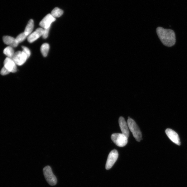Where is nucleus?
Listing matches in <instances>:
<instances>
[{
	"label": "nucleus",
	"instance_id": "nucleus-1",
	"mask_svg": "<svg viewBox=\"0 0 187 187\" xmlns=\"http://www.w3.org/2000/svg\"><path fill=\"white\" fill-rule=\"evenodd\" d=\"M156 31L159 38L164 45L168 47H171L175 44V34L173 30L158 27Z\"/></svg>",
	"mask_w": 187,
	"mask_h": 187
},
{
	"label": "nucleus",
	"instance_id": "nucleus-2",
	"mask_svg": "<svg viewBox=\"0 0 187 187\" xmlns=\"http://www.w3.org/2000/svg\"><path fill=\"white\" fill-rule=\"evenodd\" d=\"M127 123L129 129L132 132L133 135L137 141L140 142L142 139V133L137 124L132 118L129 117Z\"/></svg>",
	"mask_w": 187,
	"mask_h": 187
},
{
	"label": "nucleus",
	"instance_id": "nucleus-3",
	"mask_svg": "<svg viewBox=\"0 0 187 187\" xmlns=\"http://www.w3.org/2000/svg\"><path fill=\"white\" fill-rule=\"evenodd\" d=\"M45 179L50 185L55 186L57 183V178L52 172L51 168L49 166L45 167L43 169Z\"/></svg>",
	"mask_w": 187,
	"mask_h": 187
},
{
	"label": "nucleus",
	"instance_id": "nucleus-4",
	"mask_svg": "<svg viewBox=\"0 0 187 187\" xmlns=\"http://www.w3.org/2000/svg\"><path fill=\"white\" fill-rule=\"evenodd\" d=\"M111 138L115 144L120 147L125 146L128 142V138L122 133H113L112 135Z\"/></svg>",
	"mask_w": 187,
	"mask_h": 187
},
{
	"label": "nucleus",
	"instance_id": "nucleus-5",
	"mask_svg": "<svg viewBox=\"0 0 187 187\" xmlns=\"http://www.w3.org/2000/svg\"><path fill=\"white\" fill-rule=\"evenodd\" d=\"M12 59L16 64L18 65H22L26 62L28 58L26 54L23 51H18L15 53Z\"/></svg>",
	"mask_w": 187,
	"mask_h": 187
},
{
	"label": "nucleus",
	"instance_id": "nucleus-6",
	"mask_svg": "<svg viewBox=\"0 0 187 187\" xmlns=\"http://www.w3.org/2000/svg\"><path fill=\"white\" fill-rule=\"evenodd\" d=\"M118 153L116 150H113L109 154L107 163L106 164V169L108 170L111 169L117 160L118 157Z\"/></svg>",
	"mask_w": 187,
	"mask_h": 187
},
{
	"label": "nucleus",
	"instance_id": "nucleus-7",
	"mask_svg": "<svg viewBox=\"0 0 187 187\" xmlns=\"http://www.w3.org/2000/svg\"><path fill=\"white\" fill-rule=\"evenodd\" d=\"M55 20V18L51 14H48L40 22L39 25L44 29H48L50 28L51 24Z\"/></svg>",
	"mask_w": 187,
	"mask_h": 187
},
{
	"label": "nucleus",
	"instance_id": "nucleus-8",
	"mask_svg": "<svg viewBox=\"0 0 187 187\" xmlns=\"http://www.w3.org/2000/svg\"><path fill=\"white\" fill-rule=\"evenodd\" d=\"M165 132L171 141L178 145H180V142L179 137L176 132L172 129H167L165 131Z\"/></svg>",
	"mask_w": 187,
	"mask_h": 187
},
{
	"label": "nucleus",
	"instance_id": "nucleus-9",
	"mask_svg": "<svg viewBox=\"0 0 187 187\" xmlns=\"http://www.w3.org/2000/svg\"><path fill=\"white\" fill-rule=\"evenodd\" d=\"M4 67L10 73H14L17 71V65L12 58H6L4 61Z\"/></svg>",
	"mask_w": 187,
	"mask_h": 187
},
{
	"label": "nucleus",
	"instance_id": "nucleus-10",
	"mask_svg": "<svg viewBox=\"0 0 187 187\" xmlns=\"http://www.w3.org/2000/svg\"><path fill=\"white\" fill-rule=\"evenodd\" d=\"M44 29L42 28H39L37 29L34 32L31 33L28 36L27 40L28 42L32 43L38 39L40 36H42Z\"/></svg>",
	"mask_w": 187,
	"mask_h": 187
},
{
	"label": "nucleus",
	"instance_id": "nucleus-11",
	"mask_svg": "<svg viewBox=\"0 0 187 187\" xmlns=\"http://www.w3.org/2000/svg\"><path fill=\"white\" fill-rule=\"evenodd\" d=\"M118 123L122 132L128 138L129 136V128L124 118L122 117H120L118 120Z\"/></svg>",
	"mask_w": 187,
	"mask_h": 187
},
{
	"label": "nucleus",
	"instance_id": "nucleus-12",
	"mask_svg": "<svg viewBox=\"0 0 187 187\" xmlns=\"http://www.w3.org/2000/svg\"><path fill=\"white\" fill-rule=\"evenodd\" d=\"M3 42L5 44L12 47V48H15L17 47L18 43L17 42L16 39L14 37L8 36H5L3 37Z\"/></svg>",
	"mask_w": 187,
	"mask_h": 187
},
{
	"label": "nucleus",
	"instance_id": "nucleus-13",
	"mask_svg": "<svg viewBox=\"0 0 187 187\" xmlns=\"http://www.w3.org/2000/svg\"><path fill=\"white\" fill-rule=\"evenodd\" d=\"M34 22L32 19H31L27 25L24 33L27 36H29L32 33L34 29Z\"/></svg>",
	"mask_w": 187,
	"mask_h": 187
},
{
	"label": "nucleus",
	"instance_id": "nucleus-14",
	"mask_svg": "<svg viewBox=\"0 0 187 187\" xmlns=\"http://www.w3.org/2000/svg\"><path fill=\"white\" fill-rule=\"evenodd\" d=\"M4 54L8 57L12 58L15 54L13 48L10 46H7L4 50Z\"/></svg>",
	"mask_w": 187,
	"mask_h": 187
},
{
	"label": "nucleus",
	"instance_id": "nucleus-15",
	"mask_svg": "<svg viewBox=\"0 0 187 187\" xmlns=\"http://www.w3.org/2000/svg\"><path fill=\"white\" fill-rule=\"evenodd\" d=\"M50 49V46L49 44L45 43L43 44L41 47V51L42 55L44 57H46L48 55V53Z\"/></svg>",
	"mask_w": 187,
	"mask_h": 187
},
{
	"label": "nucleus",
	"instance_id": "nucleus-16",
	"mask_svg": "<svg viewBox=\"0 0 187 187\" xmlns=\"http://www.w3.org/2000/svg\"><path fill=\"white\" fill-rule=\"evenodd\" d=\"M64 12L58 7L55 8L51 12V15L55 18L60 17L63 14Z\"/></svg>",
	"mask_w": 187,
	"mask_h": 187
},
{
	"label": "nucleus",
	"instance_id": "nucleus-17",
	"mask_svg": "<svg viewBox=\"0 0 187 187\" xmlns=\"http://www.w3.org/2000/svg\"><path fill=\"white\" fill-rule=\"evenodd\" d=\"M27 36L23 32L18 35L15 39L17 43H19L24 41Z\"/></svg>",
	"mask_w": 187,
	"mask_h": 187
},
{
	"label": "nucleus",
	"instance_id": "nucleus-18",
	"mask_svg": "<svg viewBox=\"0 0 187 187\" xmlns=\"http://www.w3.org/2000/svg\"><path fill=\"white\" fill-rule=\"evenodd\" d=\"M22 48L23 49V51L26 54L28 59L29 58L31 55V53L30 49L26 46H22Z\"/></svg>",
	"mask_w": 187,
	"mask_h": 187
},
{
	"label": "nucleus",
	"instance_id": "nucleus-19",
	"mask_svg": "<svg viewBox=\"0 0 187 187\" xmlns=\"http://www.w3.org/2000/svg\"><path fill=\"white\" fill-rule=\"evenodd\" d=\"M10 73V72L7 70V69H6L4 67L2 68L1 71V74L3 76L6 75H7Z\"/></svg>",
	"mask_w": 187,
	"mask_h": 187
},
{
	"label": "nucleus",
	"instance_id": "nucleus-20",
	"mask_svg": "<svg viewBox=\"0 0 187 187\" xmlns=\"http://www.w3.org/2000/svg\"><path fill=\"white\" fill-rule=\"evenodd\" d=\"M49 30L50 28L48 29H44L42 35V37L44 39H46L48 37Z\"/></svg>",
	"mask_w": 187,
	"mask_h": 187
}]
</instances>
